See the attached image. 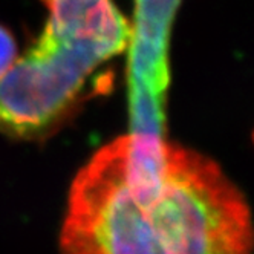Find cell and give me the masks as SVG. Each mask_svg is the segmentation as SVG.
I'll return each instance as SVG.
<instances>
[{"mask_svg": "<svg viewBox=\"0 0 254 254\" xmlns=\"http://www.w3.org/2000/svg\"><path fill=\"white\" fill-rule=\"evenodd\" d=\"M62 254H253L242 191L213 159L153 133L103 146L70 186Z\"/></svg>", "mask_w": 254, "mask_h": 254, "instance_id": "6da1fadb", "label": "cell"}, {"mask_svg": "<svg viewBox=\"0 0 254 254\" xmlns=\"http://www.w3.org/2000/svg\"><path fill=\"white\" fill-rule=\"evenodd\" d=\"M17 59V45L11 32L0 25V77L11 67Z\"/></svg>", "mask_w": 254, "mask_h": 254, "instance_id": "3957f363", "label": "cell"}, {"mask_svg": "<svg viewBox=\"0 0 254 254\" xmlns=\"http://www.w3.org/2000/svg\"><path fill=\"white\" fill-rule=\"evenodd\" d=\"M43 2V32L0 77V132L15 136L51 129L89 75L130 45V23L114 0Z\"/></svg>", "mask_w": 254, "mask_h": 254, "instance_id": "7a4b0ae2", "label": "cell"}]
</instances>
